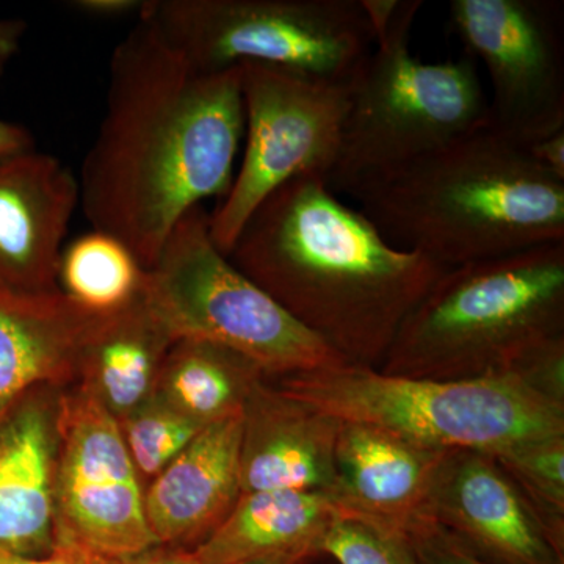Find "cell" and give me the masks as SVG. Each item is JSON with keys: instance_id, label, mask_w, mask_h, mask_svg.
Segmentation results:
<instances>
[{"instance_id": "1", "label": "cell", "mask_w": 564, "mask_h": 564, "mask_svg": "<svg viewBox=\"0 0 564 564\" xmlns=\"http://www.w3.org/2000/svg\"><path fill=\"white\" fill-rule=\"evenodd\" d=\"M240 66L207 73L141 20L115 47L101 128L85 155L80 207L93 231L144 270L184 215L225 198L243 139Z\"/></svg>"}, {"instance_id": "2", "label": "cell", "mask_w": 564, "mask_h": 564, "mask_svg": "<svg viewBox=\"0 0 564 564\" xmlns=\"http://www.w3.org/2000/svg\"><path fill=\"white\" fill-rule=\"evenodd\" d=\"M226 256L345 362L372 370L447 270L389 242L313 174L270 193Z\"/></svg>"}, {"instance_id": "3", "label": "cell", "mask_w": 564, "mask_h": 564, "mask_svg": "<svg viewBox=\"0 0 564 564\" xmlns=\"http://www.w3.org/2000/svg\"><path fill=\"white\" fill-rule=\"evenodd\" d=\"M352 198L389 242L445 269L564 242V181L491 124Z\"/></svg>"}, {"instance_id": "4", "label": "cell", "mask_w": 564, "mask_h": 564, "mask_svg": "<svg viewBox=\"0 0 564 564\" xmlns=\"http://www.w3.org/2000/svg\"><path fill=\"white\" fill-rule=\"evenodd\" d=\"M564 339V242L447 269L404 318L380 372L458 381L514 375Z\"/></svg>"}, {"instance_id": "5", "label": "cell", "mask_w": 564, "mask_h": 564, "mask_svg": "<svg viewBox=\"0 0 564 564\" xmlns=\"http://www.w3.org/2000/svg\"><path fill=\"white\" fill-rule=\"evenodd\" d=\"M421 0H402L352 80L339 154L326 185L355 196L375 182L491 124L477 61L425 63L411 52Z\"/></svg>"}, {"instance_id": "6", "label": "cell", "mask_w": 564, "mask_h": 564, "mask_svg": "<svg viewBox=\"0 0 564 564\" xmlns=\"http://www.w3.org/2000/svg\"><path fill=\"white\" fill-rule=\"evenodd\" d=\"M282 392L343 422L367 423L432 451L497 454L564 434V404L518 375L436 381L347 366L272 380Z\"/></svg>"}, {"instance_id": "7", "label": "cell", "mask_w": 564, "mask_h": 564, "mask_svg": "<svg viewBox=\"0 0 564 564\" xmlns=\"http://www.w3.org/2000/svg\"><path fill=\"white\" fill-rule=\"evenodd\" d=\"M143 299L174 340L221 345L270 380L347 366L218 250L203 206L174 226L147 270Z\"/></svg>"}, {"instance_id": "8", "label": "cell", "mask_w": 564, "mask_h": 564, "mask_svg": "<svg viewBox=\"0 0 564 564\" xmlns=\"http://www.w3.org/2000/svg\"><path fill=\"white\" fill-rule=\"evenodd\" d=\"M140 18L207 73L262 63L351 80L375 47L361 0H150Z\"/></svg>"}, {"instance_id": "9", "label": "cell", "mask_w": 564, "mask_h": 564, "mask_svg": "<svg viewBox=\"0 0 564 564\" xmlns=\"http://www.w3.org/2000/svg\"><path fill=\"white\" fill-rule=\"evenodd\" d=\"M245 151L220 206L209 214L210 236L223 254L259 204L293 177L326 181L339 154L352 80L242 63Z\"/></svg>"}, {"instance_id": "10", "label": "cell", "mask_w": 564, "mask_h": 564, "mask_svg": "<svg viewBox=\"0 0 564 564\" xmlns=\"http://www.w3.org/2000/svg\"><path fill=\"white\" fill-rule=\"evenodd\" d=\"M54 524L55 543L79 545L104 562L158 545L120 423L77 383L61 395Z\"/></svg>"}, {"instance_id": "11", "label": "cell", "mask_w": 564, "mask_h": 564, "mask_svg": "<svg viewBox=\"0 0 564 564\" xmlns=\"http://www.w3.org/2000/svg\"><path fill=\"white\" fill-rule=\"evenodd\" d=\"M448 13L464 54L488 73L491 128L521 147L564 131L562 3L452 0Z\"/></svg>"}, {"instance_id": "12", "label": "cell", "mask_w": 564, "mask_h": 564, "mask_svg": "<svg viewBox=\"0 0 564 564\" xmlns=\"http://www.w3.org/2000/svg\"><path fill=\"white\" fill-rule=\"evenodd\" d=\"M429 516L486 564H564L513 480L486 452H447Z\"/></svg>"}, {"instance_id": "13", "label": "cell", "mask_w": 564, "mask_h": 564, "mask_svg": "<svg viewBox=\"0 0 564 564\" xmlns=\"http://www.w3.org/2000/svg\"><path fill=\"white\" fill-rule=\"evenodd\" d=\"M77 206L79 180L54 155L0 159V291H61L63 243Z\"/></svg>"}, {"instance_id": "14", "label": "cell", "mask_w": 564, "mask_h": 564, "mask_svg": "<svg viewBox=\"0 0 564 564\" xmlns=\"http://www.w3.org/2000/svg\"><path fill=\"white\" fill-rule=\"evenodd\" d=\"M62 392L40 386L0 410V554L41 558L54 551Z\"/></svg>"}, {"instance_id": "15", "label": "cell", "mask_w": 564, "mask_h": 564, "mask_svg": "<svg viewBox=\"0 0 564 564\" xmlns=\"http://www.w3.org/2000/svg\"><path fill=\"white\" fill-rule=\"evenodd\" d=\"M340 425L339 419L262 378L242 408V494L303 491L332 497Z\"/></svg>"}, {"instance_id": "16", "label": "cell", "mask_w": 564, "mask_h": 564, "mask_svg": "<svg viewBox=\"0 0 564 564\" xmlns=\"http://www.w3.org/2000/svg\"><path fill=\"white\" fill-rule=\"evenodd\" d=\"M242 413L204 426L144 488L155 543L195 551L220 529L242 497Z\"/></svg>"}, {"instance_id": "17", "label": "cell", "mask_w": 564, "mask_h": 564, "mask_svg": "<svg viewBox=\"0 0 564 564\" xmlns=\"http://www.w3.org/2000/svg\"><path fill=\"white\" fill-rule=\"evenodd\" d=\"M447 452L421 447L367 423L343 422L332 499L344 513L406 529L429 516L434 478Z\"/></svg>"}, {"instance_id": "18", "label": "cell", "mask_w": 564, "mask_h": 564, "mask_svg": "<svg viewBox=\"0 0 564 564\" xmlns=\"http://www.w3.org/2000/svg\"><path fill=\"white\" fill-rule=\"evenodd\" d=\"M106 317L62 291H0V410L33 388L77 383L85 347Z\"/></svg>"}, {"instance_id": "19", "label": "cell", "mask_w": 564, "mask_h": 564, "mask_svg": "<svg viewBox=\"0 0 564 564\" xmlns=\"http://www.w3.org/2000/svg\"><path fill=\"white\" fill-rule=\"evenodd\" d=\"M176 340L140 299L107 315L82 356L77 384L98 399L118 422L148 402Z\"/></svg>"}, {"instance_id": "20", "label": "cell", "mask_w": 564, "mask_h": 564, "mask_svg": "<svg viewBox=\"0 0 564 564\" xmlns=\"http://www.w3.org/2000/svg\"><path fill=\"white\" fill-rule=\"evenodd\" d=\"M339 514V505L326 494H242L220 529L193 555L198 564H239L282 552L317 549L323 533Z\"/></svg>"}, {"instance_id": "21", "label": "cell", "mask_w": 564, "mask_h": 564, "mask_svg": "<svg viewBox=\"0 0 564 564\" xmlns=\"http://www.w3.org/2000/svg\"><path fill=\"white\" fill-rule=\"evenodd\" d=\"M265 373L239 352L203 340H176L159 377L155 395L180 413L209 425L242 413L252 386Z\"/></svg>"}, {"instance_id": "22", "label": "cell", "mask_w": 564, "mask_h": 564, "mask_svg": "<svg viewBox=\"0 0 564 564\" xmlns=\"http://www.w3.org/2000/svg\"><path fill=\"white\" fill-rule=\"evenodd\" d=\"M147 270L120 240L91 231L63 248L58 288L88 313H121L140 299Z\"/></svg>"}, {"instance_id": "23", "label": "cell", "mask_w": 564, "mask_h": 564, "mask_svg": "<svg viewBox=\"0 0 564 564\" xmlns=\"http://www.w3.org/2000/svg\"><path fill=\"white\" fill-rule=\"evenodd\" d=\"M492 456L564 554V434L524 441Z\"/></svg>"}, {"instance_id": "24", "label": "cell", "mask_w": 564, "mask_h": 564, "mask_svg": "<svg viewBox=\"0 0 564 564\" xmlns=\"http://www.w3.org/2000/svg\"><path fill=\"white\" fill-rule=\"evenodd\" d=\"M118 423L141 481L158 477L206 426L155 393Z\"/></svg>"}, {"instance_id": "25", "label": "cell", "mask_w": 564, "mask_h": 564, "mask_svg": "<svg viewBox=\"0 0 564 564\" xmlns=\"http://www.w3.org/2000/svg\"><path fill=\"white\" fill-rule=\"evenodd\" d=\"M317 549L336 564H419L400 530L344 511L323 533Z\"/></svg>"}, {"instance_id": "26", "label": "cell", "mask_w": 564, "mask_h": 564, "mask_svg": "<svg viewBox=\"0 0 564 564\" xmlns=\"http://www.w3.org/2000/svg\"><path fill=\"white\" fill-rule=\"evenodd\" d=\"M400 532L413 549L419 564H486L429 516Z\"/></svg>"}, {"instance_id": "27", "label": "cell", "mask_w": 564, "mask_h": 564, "mask_svg": "<svg viewBox=\"0 0 564 564\" xmlns=\"http://www.w3.org/2000/svg\"><path fill=\"white\" fill-rule=\"evenodd\" d=\"M104 560L96 558L88 554L79 545L70 543H55L54 551L50 555L41 558H25V556H14L0 554V564H110Z\"/></svg>"}, {"instance_id": "28", "label": "cell", "mask_w": 564, "mask_h": 564, "mask_svg": "<svg viewBox=\"0 0 564 564\" xmlns=\"http://www.w3.org/2000/svg\"><path fill=\"white\" fill-rule=\"evenodd\" d=\"M524 148L541 169L564 181V131L533 141Z\"/></svg>"}, {"instance_id": "29", "label": "cell", "mask_w": 564, "mask_h": 564, "mask_svg": "<svg viewBox=\"0 0 564 564\" xmlns=\"http://www.w3.org/2000/svg\"><path fill=\"white\" fill-rule=\"evenodd\" d=\"M69 9L95 18H121L126 14L139 13L143 9L140 0H74Z\"/></svg>"}, {"instance_id": "30", "label": "cell", "mask_w": 564, "mask_h": 564, "mask_svg": "<svg viewBox=\"0 0 564 564\" xmlns=\"http://www.w3.org/2000/svg\"><path fill=\"white\" fill-rule=\"evenodd\" d=\"M400 2L402 0H361L367 22L372 29L375 43L383 39L391 29L392 22L399 13Z\"/></svg>"}, {"instance_id": "31", "label": "cell", "mask_w": 564, "mask_h": 564, "mask_svg": "<svg viewBox=\"0 0 564 564\" xmlns=\"http://www.w3.org/2000/svg\"><path fill=\"white\" fill-rule=\"evenodd\" d=\"M110 564H198L196 563L193 551H185L180 547H169V545H154L140 554L128 556V558L117 560Z\"/></svg>"}, {"instance_id": "32", "label": "cell", "mask_w": 564, "mask_h": 564, "mask_svg": "<svg viewBox=\"0 0 564 564\" xmlns=\"http://www.w3.org/2000/svg\"><path fill=\"white\" fill-rule=\"evenodd\" d=\"M35 150V141L28 129L14 122L0 120V159Z\"/></svg>"}, {"instance_id": "33", "label": "cell", "mask_w": 564, "mask_h": 564, "mask_svg": "<svg viewBox=\"0 0 564 564\" xmlns=\"http://www.w3.org/2000/svg\"><path fill=\"white\" fill-rule=\"evenodd\" d=\"M28 24L21 20H0V77L20 51Z\"/></svg>"}, {"instance_id": "34", "label": "cell", "mask_w": 564, "mask_h": 564, "mask_svg": "<svg viewBox=\"0 0 564 564\" xmlns=\"http://www.w3.org/2000/svg\"><path fill=\"white\" fill-rule=\"evenodd\" d=\"M321 552L317 549L307 547L300 551L282 552V554H273L261 556V558L250 560L239 564H311Z\"/></svg>"}, {"instance_id": "35", "label": "cell", "mask_w": 564, "mask_h": 564, "mask_svg": "<svg viewBox=\"0 0 564 564\" xmlns=\"http://www.w3.org/2000/svg\"><path fill=\"white\" fill-rule=\"evenodd\" d=\"M311 564H336V563H334L333 560H329L328 556L321 554Z\"/></svg>"}]
</instances>
